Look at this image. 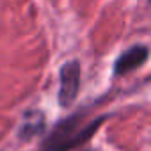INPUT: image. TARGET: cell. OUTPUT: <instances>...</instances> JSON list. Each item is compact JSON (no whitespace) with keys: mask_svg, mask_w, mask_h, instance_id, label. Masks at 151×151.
<instances>
[{"mask_svg":"<svg viewBox=\"0 0 151 151\" xmlns=\"http://www.w3.org/2000/svg\"><path fill=\"white\" fill-rule=\"evenodd\" d=\"M84 117H86L84 112H77L66 119H60L46 135L41 149L43 151H73L84 146L86 142H89L91 137L107 121V116H100L89 123H86Z\"/></svg>","mask_w":151,"mask_h":151,"instance_id":"obj_1","label":"cell"},{"mask_svg":"<svg viewBox=\"0 0 151 151\" xmlns=\"http://www.w3.org/2000/svg\"><path fill=\"white\" fill-rule=\"evenodd\" d=\"M80 77H82V68L77 59L68 60L60 66L59 71V105L62 109H68L75 103L80 91Z\"/></svg>","mask_w":151,"mask_h":151,"instance_id":"obj_2","label":"cell"},{"mask_svg":"<svg viewBox=\"0 0 151 151\" xmlns=\"http://www.w3.org/2000/svg\"><path fill=\"white\" fill-rule=\"evenodd\" d=\"M147 59H149V48L146 45H133L117 55L114 68H112V75L116 78L123 77V75H128L133 69H139L140 66H144L147 62Z\"/></svg>","mask_w":151,"mask_h":151,"instance_id":"obj_3","label":"cell"},{"mask_svg":"<svg viewBox=\"0 0 151 151\" xmlns=\"http://www.w3.org/2000/svg\"><path fill=\"white\" fill-rule=\"evenodd\" d=\"M45 126H46L45 114L41 110H29L23 114V121H22V126L18 130V137L25 142L32 140L45 132Z\"/></svg>","mask_w":151,"mask_h":151,"instance_id":"obj_4","label":"cell"}]
</instances>
